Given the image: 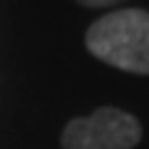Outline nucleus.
<instances>
[{"label":"nucleus","mask_w":149,"mask_h":149,"mask_svg":"<svg viewBox=\"0 0 149 149\" xmlns=\"http://www.w3.org/2000/svg\"><path fill=\"white\" fill-rule=\"evenodd\" d=\"M77 3L85 8H107V5H114V3H122V0H77Z\"/></svg>","instance_id":"obj_3"},{"label":"nucleus","mask_w":149,"mask_h":149,"mask_svg":"<svg viewBox=\"0 0 149 149\" xmlns=\"http://www.w3.org/2000/svg\"><path fill=\"white\" fill-rule=\"evenodd\" d=\"M142 139V124L117 109L100 107L87 117H77L62 129V149H134Z\"/></svg>","instance_id":"obj_2"},{"label":"nucleus","mask_w":149,"mask_h":149,"mask_svg":"<svg viewBox=\"0 0 149 149\" xmlns=\"http://www.w3.org/2000/svg\"><path fill=\"white\" fill-rule=\"evenodd\" d=\"M87 50L124 72L149 74V13L124 8L100 17L87 30Z\"/></svg>","instance_id":"obj_1"}]
</instances>
